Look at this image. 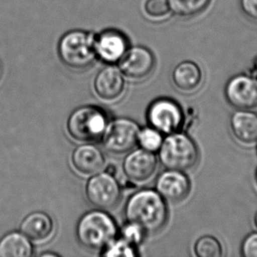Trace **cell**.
<instances>
[{
    "label": "cell",
    "instance_id": "obj_31",
    "mask_svg": "<svg viewBox=\"0 0 257 257\" xmlns=\"http://www.w3.org/2000/svg\"><path fill=\"white\" fill-rule=\"evenodd\" d=\"M0 74H1V64H0Z\"/></svg>",
    "mask_w": 257,
    "mask_h": 257
},
{
    "label": "cell",
    "instance_id": "obj_23",
    "mask_svg": "<svg viewBox=\"0 0 257 257\" xmlns=\"http://www.w3.org/2000/svg\"><path fill=\"white\" fill-rule=\"evenodd\" d=\"M135 247L136 246L121 238L120 240H114L111 243L109 244L103 250L104 253H102V254L104 256L111 257L136 256Z\"/></svg>",
    "mask_w": 257,
    "mask_h": 257
},
{
    "label": "cell",
    "instance_id": "obj_16",
    "mask_svg": "<svg viewBox=\"0 0 257 257\" xmlns=\"http://www.w3.org/2000/svg\"><path fill=\"white\" fill-rule=\"evenodd\" d=\"M74 169L84 176H93L102 171L105 164L103 152L92 144L77 147L71 154Z\"/></svg>",
    "mask_w": 257,
    "mask_h": 257
},
{
    "label": "cell",
    "instance_id": "obj_1",
    "mask_svg": "<svg viewBox=\"0 0 257 257\" xmlns=\"http://www.w3.org/2000/svg\"><path fill=\"white\" fill-rule=\"evenodd\" d=\"M166 201L157 190L143 189L130 196L125 205L127 221L141 226L146 233H157L168 219Z\"/></svg>",
    "mask_w": 257,
    "mask_h": 257
},
{
    "label": "cell",
    "instance_id": "obj_24",
    "mask_svg": "<svg viewBox=\"0 0 257 257\" xmlns=\"http://www.w3.org/2000/svg\"><path fill=\"white\" fill-rule=\"evenodd\" d=\"M144 11L149 17L154 19L166 17L171 13L168 0H147Z\"/></svg>",
    "mask_w": 257,
    "mask_h": 257
},
{
    "label": "cell",
    "instance_id": "obj_19",
    "mask_svg": "<svg viewBox=\"0 0 257 257\" xmlns=\"http://www.w3.org/2000/svg\"><path fill=\"white\" fill-rule=\"evenodd\" d=\"M34 247L21 232H11L0 240V257H30Z\"/></svg>",
    "mask_w": 257,
    "mask_h": 257
},
{
    "label": "cell",
    "instance_id": "obj_3",
    "mask_svg": "<svg viewBox=\"0 0 257 257\" xmlns=\"http://www.w3.org/2000/svg\"><path fill=\"white\" fill-rule=\"evenodd\" d=\"M94 42L95 35L90 32H68L60 39L58 43L60 60L70 70H86L97 59Z\"/></svg>",
    "mask_w": 257,
    "mask_h": 257
},
{
    "label": "cell",
    "instance_id": "obj_5",
    "mask_svg": "<svg viewBox=\"0 0 257 257\" xmlns=\"http://www.w3.org/2000/svg\"><path fill=\"white\" fill-rule=\"evenodd\" d=\"M158 157L165 169L185 172L197 164L199 152L190 136L184 133L175 132L164 139Z\"/></svg>",
    "mask_w": 257,
    "mask_h": 257
},
{
    "label": "cell",
    "instance_id": "obj_10",
    "mask_svg": "<svg viewBox=\"0 0 257 257\" xmlns=\"http://www.w3.org/2000/svg\"><path fill=\"white\" fill-rule=\"evenodd\" d=\"M226 100L238 110L252 111L257 109V77L237 75L226 85Z\"/></svg>",
    "mask_w": 257,
    "mask_h": 257
},
{
    "label": "cell",
    "instance_id": "obj_15",
    "mask_svg": "<svg viewBox=\"0 0 257 257\" xmlns=\"http://www.w3.org/2000/svg\"><path fill=\"white\" fill-rule=\"evenodd\" d=\"M20 229L32 243H45L55 233V223L46 212H32L23 219Z\"/></svg>",
    "mask_w": 257,
    "mask_h": 257
},
{
    "label": "cell",
    "instance_id": "obj_14",
    "mask_svg": "<svg viewBox=\"0 0 257 257\" xmlns=\"http://www.w3.org/2000/svg\"><path fill=\"white\" fill-rule=\"evenodd\" d=\"M156 190L165 201L178 203L187 198L191 182L183 171L167 170L157 177Z\"/></svg>",
    "mask_w": 257,
    "mask_h": 257
},
{
    "label": "cell",
    "instance_id": "obj_29",
    "mask_svg": "<svg viewBox=\"0 0 257 257\" xmlns=\"http://www.w3.org/2000/svg\"><path fill=\"white\" fill-rule=\"evenodd\" d=\"M254 77H257V59L255 60V62H254Z\"/></svg>",
    "mask_w": 257,
    "mask_h": 257
},
{
    "label": "cell",
    "instance_id": "obj_12",
    "mask_svg": "<svg viewBox=\"0 0 257 257\" xmlns=\"http://www.w3.org/2000/svg\"><path fill=\"white\" fill-rule=\"evenodd\" d=\"M158 162L155 153L140 148L131 150L123 161L122 168L125 177L136 184H143L153 178Z\"/></svg>",
    "mask_w": 257,
    "mask_h": 257
},
{
    "label": "cell",
    "instance_id": "obj_27",
    "mask_svg": "<svg viewBox=\"0 0 257 257\" xmlns=\"http://www.w3.org/2000/svg\"><path fill=\"white\" fill-rule=\"evenodd\" d=\"M240 8L247 18L257 21V0H240Z\"/></svg>",
    "mask_w": 257,
    "mask_h": 257
},
{
    "label": "cell",
    "instance_id": "obj_9",
    "mask_svg": "<svg viewBox=\"0 0 257 257\" xmlns=\"http://www.w3.org/2000/svg\"><path fill=\"white\" fill-rule=\"evenodd\" d=\"M118 67L123 75L129 79L144 80L153 73L156 58L152 51L146 47L136 46L129 48L118 62Z\"/></svg>",
    "mask_w": 257,
    "mask_h": 257
},
{
    "label": "cell",
    "instance_id": "obj_26",
    "mask_svg": "<svg viewBox=\"0 0 257 257\" xmlns=\"http://www.w3.org/2000/svg\"><path fill=\"white\" fill-rule=\"evenodd\" d=\"M241 254L245 257H257V233H250L244 239Z\"/></svg>",
    "mask_w": 257,
    "mask_h": 257
},
{
    "label": "cell",
    "instance_id": "obj_28",
    "mask_svg": "<svg viewBox=\"0 0 257 257\" xmlns=\"http://www.w3.org/2000/svg\"><path fill=\"white\" fill-rule=\"evenodd\" d=\"M42 256H58V254H55V253H43L42 254Z\"/></svg>",
    "mask_w": 257,
    "mask_h": 257
},
{
    "label": "cell",
    "instance_id": "obj_32",
    "mask_svg": "<svg viewBox=\"0 0 257 257\" xmlns=\"http://www.w3.org/2000/svg\"><path fill=\"white\" fill-rule=\"evenodd\" d=\"M256 177H257V176H256Z\"/></svg>",
    "mask_w": 257,
    "mask_h": 257
},
{
    "label": "cell",
    "instance_id": "obj_30",
    "mask_svg": "<svg viewBox=\"0 0 257 257\" xmlns=\"http://www.w3.org/2000/svg\"><path fill=\"white\" fill-rule=\"evenodd\" d=\"M254 225H255V226L257 227V212L256 213H255V215H254Z\"/></svg>",
    "mask_w": 257,
    "mask_h": 257
},
{
    "label": "cell",
    "instance_id": "obj_11",
    "mask_svg": "<svg viewBox=\"0 0 257 257\" xmlns=\"http://www.w3.org/2000/svg\"><path fill=\"white\" fill-rule=\"evenodd\" d=\"M94 42L97 58L108 64L118 63L130 48L127 36L114 28L95 35Z\"/></svg>",
    "mask_w": 257,
    "mask_h": 257
},
{
    "label": "cell",
    "instance_id": "obj_7",
    "mask_svg": "<svg viewBox=\"0 0 257 257\" xmlns=\"http://www.w3.org/2000/svg\"><path fill=\"white\" fill-rule=\"evenodd\" d=\"M140 129L138 123L131 118H115L108 123L102 137L104 149L117 156L128 153L137 145Z\"/></svg>",
    "mask_w": 257,
    "mask_h": 257
},
{
    "label": "cell",
    "instance_id": "obj_22",
    "mask_svg": "<svg viewBox=\"0 0 257 257\" xmlns=\"http://www.w3.org/2000/svg\"><path fill=\"white\" fill-rule=\"evenodd\" d=\"M195 254L198 257H220L223 247L218 239L211 235H205L198 239L194 245Z\"/></svg>",
    "mask_w": 257,
    "mask_h": 257
},
{
    "label": "cell",
    "instance_id": "obj_13",
    "mask_svg": "<svg viewBox=\"0 0 257 257\" xmlns=\"http://www.w3.org/2000/svg\"><path fill=\"white\" fill-rule=\"evenodd\" d=\"M95 93L101 100L112 103L120 99L125 93L124 75L118 68L109 65L97 74L93 82Z\"/></svg>",
    "mask_w": 257,
    "mask_h": 257
},
{
    "label": "cell",
    "instance_id": "obj_2",
    "mask_svg": "<svg viewBox=\"0 0 257 257\" xmlns=\"http://www.w3.org/2000/svg\"><path fill=\"white\" fill-rule=\"evenodd\" d=\"M79 243L89 250H104L116 239L118 227L114 219L104 210H92L81 217L77 225Z\"/></svg>",
    "mask_w": 257,
    "mask_h": 257
},
{
    "label": "cell",
    "instance_id": "obj_25",
    "mask_svg": "<svg viewBox=\"0 0 257 257\" xmlns=\"http://www.w3.org/2000/svg\"><path fill=\"white\" fill-rule=\"evenodd\" d=\"M146 232L135 223L129 222L123 226L121 230L122 239L128 241L129 243L136 246L138 244L142 243Z\"/></svg>",
    "mask_w": 257,
    "mask_h": 257
},
{
    "label": "cell",
    "instance_id": "obj_8",
    "mask_svg": "<svg viewBox=\"0 0 257 257\" xmlns=\"http://www.w3.org/2000/svg\"><path fill=\"white\" fill-rule=\"evenodd\" d=\"M150 126L163 135L178 132L184 124V114L180 104L167 97L154 101L147 111Z\"/></svg>",
    "mask_w": 257,
    "mask_h": 257
},
{
    "label": "cell",
    "instance_id": "obj_6",
    "mask_svg": "<svg viewBox=\"0 0 257 257\" xmlns=\"http://www.w3.org/2000/svg\"><path fill=\"white\" fill-rule=\"evenodd\" d=\"M85 193L90 205L105 211L118 205L121 198V186L113 174L100 171L88 180Z\"/></svg>",
    "mask_w": 257,
    "mask_h": 257
},
{
    "label": "cell",
    "instance_id": "obj_20",
    "mask_svg": "<svg viewBox=\"0 0 257 257\" xmlns=\"http://www.w3.org/2000/svg\"><path fill=\"white\" fill-rule=\"evenodd\" d=\"M172 14L184 19L196 17L205 12L211 0H168Z\"/></svg>",
    "mask_w": 257,
    "mask_h": 257
},
{
    "label": "cell",
    "instance_id": "obj_4",
    "mask_svg": "<svg viewBox=\"0 0 257 257\" xmlns=\"http://www.w3.org/2000/svg\"><path fill=\"white\" fill-rule=\"evenodd\" d=\"M106 112L97 106L84 105L75 109L67 120V131L72 139L90 143L102 139L108 125Z\"/></svg>",
    "mask_w": 257,
    "mask_h": 257
},
{
    "label": "cell",
    "instance_id": "obj_18",
    "mask_svg": "<svg viewBox=\"0 0 257 257\" xmlns=\"http://www.w3.org/2000/svg\"><path fill=\"white\" fill-rule=\"evenodd\" d=\"M171 77L177 89L183 92H193L201 86L203 73L197 63L184 61L175 67Z\"/></svg>",
    "mask_w": 257,
    "mask_h": 257
},
{
    "label": "cell",
    "instance_id": "obj_17",
    "mask_svg": "<svg viewBox=\"0 0 257 257\" xmlns=\"http://www.w3.org/2000/svg\"><path fill=\"white\" fill-rule=\"evenodd\" d=\"M230 126L237 141L246 145L257 143V114L252 111L239 110L230 118Z\"/></svg>",
    "mask_w": 257,
    "mask_h": 257
},
{
    "label": "cell",
    "instance_id": "obj_21",
    "mask_svg": "<svg viewBox=\"0 0 257 257\" xmlns=\"http://www.w3.org/2000/svg\"><path fill=\"white\" fill-rule=\"evenodd\" d=\"M164 139L163 134L157 131V129L153 128L152 126L144 127L140 129L137 144L143 150L156 153L160 150Z\"/></svg>",
    "mask_w": 257,
    "mask_h": 257
}]
</instances>
